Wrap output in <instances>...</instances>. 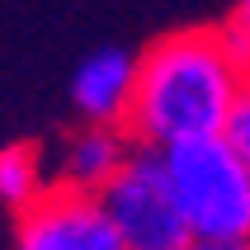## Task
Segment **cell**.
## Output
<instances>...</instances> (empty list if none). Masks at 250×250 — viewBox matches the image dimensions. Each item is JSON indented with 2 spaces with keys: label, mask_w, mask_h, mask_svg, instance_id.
<instances>
[{
  "label": "cell",
  "mask_w": 250,
  "mask_h": 250,
  "mask_svg": "<svg viewBox=\"0 0 250 250\" xmlns=\"http://www.w3.org/2000/svg\"><path fill=\"white\" fill-rule=\"evenodd\" d=\"M95 198L104 217L113 222L123 250H189V241H194L189 222L180 217L166 189V175H161V161L151 146H132L123 170Z\"/></svg>",
  "instance_id": "3957f363"
},
{
  "label": "cell",
  "mask_w": 250,
  "mask_h": 250,
  "mask_svg": "<svg viewBox=\"0 0 250 250\" xmlns=\"http://www.w3.org/2000/svg\"><path fill=\"white\" fill-rule=\"evenodd\" d=\"M137 142L127 137V127L113 123H81L62 146V161H57V184L62 189H76V194H99L104 184L123 170V161L132 156Z\"/></svg>",
  "instance_id": "8992f818"
},
{
  "label": "cell",
  "mask_w": 250,
  "mask_h": 250,
  "mask_svg": "<svg viewBox=\"0 0 250 250\" xmlns=\"http://www.w3.org/2000/svg\"><path fill=\"white\" fill-rule=\"evenodd\" d=\"M246 81L250 76L231 57L217 24L175 28L156 38L146 52H137V81L123 127L137 146L222 132Z\"/></svg>",
  "instance_id": "6da1fadb"
},
{
  "label": "cell",
  "mask_w": 250,
  "mask_h": 250,
  "mask_svg": "<svg viewBox=\"0 0 250 250\" xmlns=\"http://www.w3.org/2000/svg\"><path fill=\"white\" fill-rule=\"evenodd\" d=\"M151 151L194 236L250 241V166L227 146L222 132L166 142Z\"/></svg>",
  "instance_id": "7a4b0ae2"
},
{
  "label": "cell",
  "mask_w": 250,
  "mask_h": 250,
  "mask_svg": "<svg viewBox=\"0 0 250 250\" xmlns=\"http://www.w3.org/2000/svg\"><path fill=\"white\" fill-rule=\"evenodd\" d=\"M38 194H47V166L33 142H5L0 146V203L24 212Z\"/></svg>",
  "instance_id": "52a82bcc"
},
{
  "label": "cell",
  "mask_w": 250,
  "mask_h": 250,
  "mask_svg": "<svg viewBox=\"0 0 250 250\" xmlns=\"http://www.w3.org/2000/svg\"><path fill=\"white\" fill-rule=\"evenodd\" d=\"M132 81H137V52L127 47H95L71 71V104L81 123H113L123 127L127 104H132Z\"/></svg>",
  "instance_id": "5b68a950"
},
{
  "label": "cell",
  "mask_w": 250,
  "mask_h": 250,
  "mask_svg": "<svg viewBox=\"0 0 250 250\" xmlns=\"http://www.w3.org/2000/svg\"><path fill=\"white\" fill-rule=\"evenodd\" d=\"M189 250H250V241H217V236H194Z\"/></svg>",
  "instance_id": "30bf717a"
},
{
  "label": "cell",
  "mask_w": 250,
  "mask_h": 250,
  "mask_svg": "<svg viewBox=\"0 0 250 250\" xmlns=\"http://www.w3.org/2000/svg\"><path fill=\"white\" fill-rule=\"evenodd\" d=\"M10 250H123V241L95 194L47 184V194H38L14 217Z\"/></svg>",
  "instance_id": "277c9868"
},
{
  "label": "cell",
  "mask_w": 250,
  "mask_h": 250,
  "mask_svg": "<svg viewBox=\"0 0 250 250\" xmlns=\"http://www.w3.org/2000/svg\"><path fill=\"white\" fill-rule=\"evenodd\" d=\"M222 137H227V146L241 156L250 166V81H246V90L236 95V104H231V113H227V123H222Z\"/></svg>",
  "instance_id": "9c48e42d"
},
{
  "label": "cell",
  "mask_w": 250,
  "mask_h": 250,
  "mask_svg": "<svg viewBox=\"0 0 250 250\" xmlns=\"http://www.w3.org/2000/svg\"><path fill=\"white\" fill-rule=\"evenodd\" d=\"M217 28H222V38H227V47H231V57L241 62V71L250 76V0H236Z\"/></svg>",
  "instance_id": "ba28073f"
}]
</instances>
